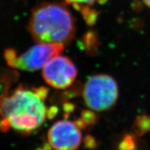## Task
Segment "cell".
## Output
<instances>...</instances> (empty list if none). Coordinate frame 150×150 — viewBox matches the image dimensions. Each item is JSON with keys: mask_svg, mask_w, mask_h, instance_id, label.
Returning <instances> with one entry per match:
<instances>
[{"mask_svg": "<svg viewBox=\"0 0 150 150\" xmlns=\"http://www.w3.org/2000/svg\"><path fill=\"white\" fill-rule=\"evenodd\" d=\"M47 95V90L44 88L20 87L11 95L0 96V129L29 134L40 128L49 117L44 103Z\"/></svg>", "mask_w": 150, "mask_h": 150, "instance_id": "6da1fadb", "label": "cell"}, {"mask_svg": "<svg viewBox=\"0 0 150 150\" xmlns=\"http://www.w3.org/2000/svg\"><path fill=\"white\" fill-rule=\"evenodd\" d=\"M28 31L36 42L65 46L75 35V20L65 4L43 1L32 9Z\"/></svg>", "mask_w": 150, "mask_h": 150, "instance_id": "7a4b0ae2", "label": "cell"}, {"mask_svg": "<svg viewBox=\"0 0 150 150\" xmlns=\"http://www.w3.org/2000/svg\"><path fill=\"white\" fill-rule=\"evenodd\" d=\"M119 89L116 81L108 74L93 75L86 81L83 98L86 106L95 111L108 110L117 102Z\"/></svg>", "mask_w": 150, "mask_h": 150, "instance_id": "3957f363", "label": "cell"}, {"mask_svg": "<svg viewBox=\"0 0 150 150\" xmlns=\"http://www.w3.org/2000/svg\"><path fill=\"white\" fill-rule=\"evenodd\" d=\"M63 49V45L38 42L20 54L13 50H7L4 56L9 66L18 70L33 72L42 69L49 60L61 54Z\"/></svg>", "mask_w": 150, "mask_h": 150, "instance_id": "277c9868", "label": "cell"}, {"mask_svg": "<svg viewBox=\"0 0 150 150\" xmlns=\"http://www.w3.org/2000/svg\"><path fill=\"white\" fill-rule=\"evenodd\" d=\"M78 71L74 63L66 56L58 54L50 59L42 68L43 79L56 89L70 87L76 79Z\"/></svg>", "mask_w": 150, "mask_h": 150, "instance_id": "5b68a950", "label": "cell"}, {"mask_svg": "<svg viewBox=\"0 0 150 150\" xmlns=\"http://www.w3.org/2000/svg\"><path fill=\"white\" fill-rule=\"evenodd\" d=\"M47 139L54 150H76L82 141V134L77 123L60 120L49 129Z\"/></svg>", "mask_w": 150, "mask_h": 150, "instance_id": "8992f818", "label": "cell"}, {"mask_svg": "<svg viewBox=\"0 0 150 150\" xmlns=\"http://www.w3.org/2000/svg\"><path fill=\"white\" fill-rule=\"evenodd\" d=\"M106 0H65L67 4H71L74 8L79 11L84 20L89 25L96 22L99 13L92 8L96 2L104 4Z\"/></svg>", "mask_w": 150, "mask_h": 150, "instance_id": "52a82bcc", "label": "cell"}, {"mask_svg": "<svg viewBox=\"0 0 150 150\" xmlns=\"http://www.w3.org/2000/svg\"><path fill=\"white\" fill-rule=\"evenodd\" d=\"M136 142L132 137L127 136L122 140L119 145V150H134Z\"/></svg>", "mask_w": 150, "mask_h": 150, "instance_id": "ba28073f", "label": "cell"}, {"mask_svg": "<svg viewBox=\"0 0 150 150\" xmlns=\"http://www.w3.org/2000/svg\"><path fill=\"white\" fill-rule=\"evenodd\" d=\"M142 1H143V3L145 4L147 6L150 8V0H142Z\"/></svg>", "mask_w": 150, "mask_h": 150, "instance_id": "9c48e42d", "label": "cell"}, {"mask_svg": "<svg viewBox=\"0 0 150 150\" xmlns=\"http://www.w3.org/2000/svg\"><path fill=\"white\" fill-rule=\"evenodd\" d=\"M39 150H45V149H39Z\"/></svg>", "mask_w": 150, "mask_h": 150, "instance_id": "30bf717a", "label": "cell"}]
</instances>
